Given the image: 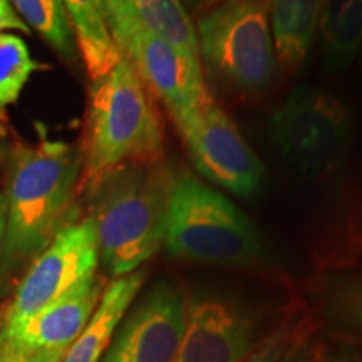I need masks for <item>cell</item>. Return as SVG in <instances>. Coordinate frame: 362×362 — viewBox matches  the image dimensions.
Here are the masks:
<instances>
[{
    "label": "cell",
    "instance_id": "obj_1",
    "mask_svg": "<svg viewBox=\"0 0 362 362\" xmlns=\"http://www.w3.org/2000/svg\"><path fill=\"white\" fill-rule=\"evenodd\" d=\"M4 166L7 232L2 272H11L33 264L67 225L79 220V146L51 139L39 126L34 143L8 146Z\"/></svg>",
    "mask_w": 362,
    "mask_h": 362
},
{
    "label": "cell",
    "instance_id": "obj_2",
    "mask_svg": "<svg viewBox=\"0 0 362 362\" xmlns=\"http://www.w3.org/2000/svg\"><path fill=\"white\" fill-rule=\"evenodd\" d=\"M79 156L78 193L88 198L112 171L163 161L161 119L151 93L126 59L89 86Z\"/></svg>",
    "mask_w": 362,
    "mask_h": 362
},
{
    "label": "cell",
    "instance_id": "obj_3",
    "mask_svg": "<svg viewBox=\"0 0 362 362\" xmlns=\"http://www.w3.org/2000/svg\"><path fill=\"white\" fill-rule=\"evenodd\" d=\"M175 173L165 163L112 171L90 193L99 264L115 279L141 269L165 243Z\"/></svg>",
    "mask_w": 362,
    "mask_h": 362
},
{
    "label": "cell",
    "instance_id": "obj_4",
    "mask_svg": "<svg viewBox=\"0 0 362 362\" xmlns=\"http://www.w3.org/2000/svg\"><path fill=\"white\" fill-rule=\"evenodd\" d=\"M163 245L175 259L214 265L250 264L264 252L250 218L187 171L171 183Z\"/></svg>",
    "mask_w": 362,
    "mask_h": 362
},
{
    "label": "cell",
    "instance_id": "obj_5",
    "mask_svg": "<svg viewBox=\"0 0 362 362\" xmlns=\"http://www.w3.org/2000/svg\"><path fill=\"white\" fill-rule=\"evenodd\" d=\"M99 7L126 61L149 93L165 104L180 133H187L210 99L200 57L148 33L126 11L123 0H104Z\"/></svg>",
    "mask_w": 362,
    "mask_h": 362
},
{
    "label": "cell",
    "instance_id": "obj_6",
    "mask_svg": "<svg viewBox=\"0 0 362 362\" xmlns=\"http://www.w3.org/2000/svg\"><path fill=\"white\" fill-rule=\"evenodd\" d=\"M269 13V2L233 0L210 8L194 25L200 61L242 93L264 89L274 78Z\"/></svg>",
    "mask_w": 362,
    "mask_h": 362
},
{
    "label": "cell",
    "instance_id": "obj_7",
    "mask_svg": "<svg viewBox=\"0 0 362 362\" xmlns=\"http://www.w3.org/2000/svg\"><path fill=\"white\" fill-rule=\"evenodd\" d=\"M269 133L280 156L298 173L329 175L349 151L352 116L341 98L302 86L272 111Z\"/></svg>",
    "mask_w": 362,
    "mask_h": 362
},
{
    "label": "cell",
    "instance_id": "obj_8",
    "mask_svg": "<svg viewBox=\"0 0 362 362\" xmlns=\"http://www.w3.org/2000/svg\"><path fill=\"white\" fill-rule=\"evenodd\" d=\"M99 252L89 216L67 225L33 264L27 267L16 296L4 314L0 332L21 325L45 307L96 275Z\"/></svg>",
    "mask_w": 362,
    "mask_h": 362
},
{
    "label": "cell",
    "instance_id": "obj_9",
    "mask_svg": "<svg viewBox=\"0 0 362 362\" xmlns=\"http://www.w3.org/2000/svg\"><path fill=\"white\" fill-rule=\"evenodd\" d=\"M194 168L240 198L260 193L265 168L237 124L214 99H208L193 128L181 134Z\"/></svg>",
    "mask_w": 362,
    "mask_h": 362
},
{
    "label": "cell",
    "instance_id": "obj_10",
    "mask_svg": "<svg viewBox=\"0 0 362 362\" xmlns=\"http://www.w3.org/2000/svg\"><path fill=\"white\" fill-rule=\"evenodd\" d=\"M187 298L178 285H156L124 315L101 362H175Z\"/></svg>",
    "mask_w": 362,
    "mask_h": 362
},
{
    "label": "cell",
    "instance_id": "obj_11",
    "mask_svg": "<svg viewBox=\"0 0 362 362\" xmlns=\"http://www.w3.org/2000/svg\"><path fill=\"white\" fill-rule=\"evenodd\" d=\"M257 344L255 320L245 309L216 293H197L187 298L175 362H243Z\"/></svg>",
    "mask_w": 362,
    "mask_h": 362
},
{
    "label": "cell",
    "instance_id": "obj_12",
    "mask_svg": "<svg viewBox=\"0 0 362 362\" xmlns=\"http://www.w3.org/2000/svg\"><path fill=\"white\" fill-rule=\"evenodd\" d=\"M106 285V280L98 274L84 280L37 315L0 332V347L22 352L69 349L96 310Z\"/></svg>",
    "mask_w": 362,
    "mask_h": 362
},
{
    "label": "cell",
    "instance_id": "obj_13",
    "mask_svg": "<svg viewBox=\"0 0 362 362\" xmlns=\"http://www.w3.org/2000/svg\"><path fill=\"white\" fill-rule=\"evenodd\" d=\"M144 280L146 270L139 269L107 284L96 310L69 346L62 362H101Z\"/></svg>",
    "mask_w": 362,
    "mask_h": 362
},
{
    "label": "cell",
    "instance_id": "obj_14",
    "mask_svg": "<svg viewBox=\"0 0 362 362\" xmlns=\"http://www.w3.org/2000/svg\"><path fill=\"white\" fill-rule=\"evenodd\" d=\"M64 4L74 30L78 56L83 61L90 83L106 78L124 61V56L112 37L99 2L69 0Z\"/></svg>",
    "mask_w": 362,
    "mask_h": 362
},
{
    "label": "cell",
    "instance_id": "obj_15",
    "mask_svg": "<svg viewBox=\"0 0 362 362\" xmlns=\"http://www.w3.org/2000/svg\"><path fill=\"white\" fill-rule=\"evenodd\" d=\"M322 2L275 0L270 4V34L275 61L288 71L304 64L319 24Z\"/></svg>",
    "mask_w": 362,
    "mask_h": 362
},
{
    "label": "cell",
    "instance_id": "obj_16",
    "mask_svg": "<svg viewBox=\"0 0 362 362\" xmlns=\"http://www.w3.org/2000/svg\"><path fill=\"white\" fill-rule=\"evenodd\" d=\"M317 33L327 71H346L362 45V0L322 2Z\"/></svg>",
    "mask_w": 362,
    "mask_h": 362
},
{
    "label": "cell",
    "instance_id": "obj_17",
    "mask_svg": "<svg viewBox=\"0 0 362 362\" xmlns=\"http://www.w3.org/2000/svg\"><path fill=\"white\" fill-rule=\"evenodd\" d=\"M126 11L148 33L180 51L200 57L197 27L185 7L175 0H123Z\"/></svg>",
    "mask_w": 362,
    "mask_h": 362
},
{
    "label": "cell",
    "instance_id": "obj_18",
    "mask_svg": "<svg viewBox=\"0 0 362 362\" xmlns=\"http://www.w3.org/2000/svg\"><path fill=\"white\" fill-rule=\"evenodd\" d=\"M12 7L19 13L29 29L37 30L45 42L51 45L59 57L66 62H76L74 30L67 13L66 4L61 0H16Z\"/></svg>",
    "mask_w": 362,
    "mask_h": 362
},
{
    "label": "cell",
    "instance_id": "obj_19",
    "mask_svg": "<svg viewBox=\"0 0 362 362\" xmlns=\"http://www.w3.org/2000/svg\"><path fill=\"white\" fill-rule=\"evenodd\" d=\"M44 69L51 67L30 56L24 39L0 33V110L16 104L30 76Z\"/></svg>",
    "mask_w": 362,
    "mask_h": 362
},
{
    "label": "cell",
    "instance_id": "obj_20",
    "mask_svg": "<svg viewBox=\"0 0 362 362\" xmlns=\"http://www.w3.org/2000/svg\"><path fill=\"white\" fill-rule=\"evenodd\" d=\"M298 337H300L298 329H293L291 324H282L265 339H262L243 362H280Z\"/></svg>",
    "mask_w": 362,
    "mask_h": 362
},
{
    "label": "cell",
    "instance_id": "obj_21",
    "mask_svg": "<svg viewBox=\"0 0 362 362\" xmlns=\"http://www.w3.org/2000/svg\"><path fill=\"white\" fill-rule=\"evenodd\" d=\"M67 349L22 352L0 347V362H62Z\"/></svg>",
    "mask_w": 362,
    "mask_h": 362
},
{
    "label": "cell",
    "instance_id": "obj_22",
    "mask_svg": "<svg viewBox=\"0 0 362 362\" xmlns=\"http://www.w3.org/2000/svg\"><path fill=\"white\" fill-rule=\"evenodd\" d=\"M4 30H19L22 34H29L30 29L21 19L19 13L12 7V4L0 0V33Z\"/></svg>",
    "mask_w": 362,
    "mask_h": 362
},
{
    "label": "cell",
    "instance_id": "obj_23",
    "mask_svg": "<svg viewBox=\"0 0 362 362\" xmlns=\"http://www.w3.org/2000/svg\"><path fill=\"white\" fill-rule=\"evenodd\" d=\"M280 362H319V357H317L314 347L304 342L302 337H298Z\"/></svg>",
    "mask_w": 362,
    "mask_h": 362
},
{
    "label": "cell",
    "instance_id": "obj_24",
    "mask_svg": "<svg viewBox=\"0 0 362 362\" xmlns=\"http://www.w3.org/2000/svg\"><path fill=\"white\" fill-rule=\"evenodd\" d=\"M6 232H7V198H6V193L0 192V274H2V259H4V245H6Z\"/></svg>",
    "mask_w": 362,
    "mask_h": 362
},
{
    "label": "cell",
    "instance_id": "obj_25",
    "mask_svg": "<svg viewBox=\"0 0 362 362\" xmlns=\"http://www.w3.org/2000/svg\"><path fill=\"white\" fill-rule=\"evenodd\" d=\"M8 144L6 141V138H4L2 134H0V165H6V158H7V153H8Z\"/></svg>",
    "mask_w": 362,
    "mask_h": 362
},
{
    "label": "cell",
    "instance_id": "obj_26",
    "mask_svg": "<svg viewBox=\"0 0 362 362\" xmlns=\"http://www.w3.org/2000/svg\"><path fill=\"white\" fill-rule=\"evenodd\" d=\"M356 314H357V317H359L361 322H362V293H361L359 298H357V302H356Z\"/></svg>",
    "mask_w": 362,
    "mask_h": 362
}]
</instances>
